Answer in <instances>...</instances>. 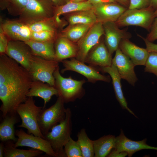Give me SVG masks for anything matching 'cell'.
<instances>
[{
    "label": "cell",
    "mask_w": 157,
    "mask_h": 157,
    "mask_svg": "<svg viewBox=\"0 0 157 157\" xmlns=\"http://www.w3.org/2000/svg\"><path fill=\"white\" fill-rule=\"evenodd\" d=\"M104 31V42L110 53L113 54L119 48L122 40L129 39L131 34L125 30L121 29L115 22L103 23Z\"/></svg>",
    "instance_id": "5bb4252c"
},
{
    "label": "cell",
    "mask_w": 157,
    "mask_h": 157,
    "mask_svg": "<svg viewBox=\"0 0 157 157\" xmlns=\"http://www.w3.org/2000/svg\"><path fill=\"white\" fill-rule=\"evenodd\" d=\"M87 1V0H69V1L73 2H83Z\"/></svg>",
    "instance_id": "7dc6e473"
},
{
    "label": "cell",
    "mask_w": 157,
    "mask_h": 157,
    "mask_svg": "<svg viewBox=\"0 0 157 157\" xmlns=\"http://www.w3.org/2000/svg\"><path fill=\"white\" fill-rule=\"evenodd\" d=\"M92 5H94L103 3L117 2L115 0H87Z\"/></svg>",
    "instance_id": "60d3db41"
},
{
    "label": "cell",
    "mask_w": 157,
    "mask_h": 157,
    "mask_svg": "<svg viewBox=\"0 0 157 157\" xmlns=\"http://www.w3.org/2000/svg\"><path fill=\"white\" fill-rule=\"evenodd\" d=\"M58 62L33 56L28 72L33 80L40 81L55 87L53 73L59 66Z\"/></svg>",
    "instance_id": "ba28073f"
},
{
    "label": "cell",
    "mask_w": 157,
    "mask_h": 157,
    "mask_svg": "<svg viewBox=\"0 0 157 157\" xmlns=\"http://www.w3.org/2000/svg\"><path fill=\"white\" fill-rule=\"evenodd\" d=\"M65 68L61 70L64 73L67 71H72L80 74L85 77L88 81L94 83L97 81L109 82L108 77L100 74L93 67L86 65L85 63L75 58H71L70 60H64L62 61Z\"/></svg>",
    "instance_id": "4fadbf2b"
},
{
    "label": "cell",
    "mask_w": 157,
    "mask_h": 157,
    "mask_svg": "<svg viewBox=\"0 0 157 157\" xmlns=\"http://www.w3.org/2000/svg\"><path fill=\"white\" fill-rule=\"evenodd\" d=\"M93 7L92 5L88 1L80 2L69 1L63 5L56 7L53 17H60V15L66 13L90 9L92 8Z\"/></svg>",
    "instance_id": "83f0119b"
},
{
    "label": "cell",
    "mask_w": 157,
    "mask_h": 157,
    "mask_svg": "<svg viewBox=\"0 0 157 157\" xmlns=\"http://www.w3.org/2000/svg\"><path fill=\"white\" fill-rule=\"evenodd\" d=\"M115 52V56L112 59V63L116 66L122 78L134 86L138 80L134 71L135 65L119 48Z\"/></svg>",
    "instance_id": "2e32d148"
},
{
    "label": "cell",
    "mask_w": 157,
    "mask_h": 157,
    "mask_svg": "<svg viewBox=\"0 0 157 157\" xmlns=\"http://www.w3.org/2000/svg\"><path fill=\"white\" fill-rule=\"evenodd\" d=\"M119 48L130 58L135 66L145 65L149 54L146 48L138 47L128 39L122 40Z\"/></svg>",
    "instance_id": "d6986e66"
},
{
    "label": "cell",
    "mask_w": 157,
    "mask_h": 157,
    "mask_svg": "<svg viewBox=\"0 0 157 157\" xmlns=\"http://www.w3.org/2000/svg\"><path fill=\"white\" fill-rule=\"evenodd\" d=\"M58 96V92L54 86L42 81L33 80L26 97H38L44 100V105L42 108L46 107L47 103L53 95Z\"/></svg>",
    "instance_id": "7402d4cb"
},
{
    "label": "cell",
    "mask_w": 157,
    "mask_h": 157,
    "mask_svg": "<svg viewBox=\"0 0 157 157\" xmlns=\"http://www.w3.org/2000/svg\"><path fill=\"white\" fill-rule=\"evenodd\" d=\"M154 14L156 17H157V7L155 10Z\"/></svg>",
    "instance_id": "c3c4849f"
},
{
    "label": "cell",
    "mask_w": 157,
    "mask_h": 157,
    "mask_svg": "<svg viewBox=\"0 0 157 157\" xmlns=\"http://www.w3.org/2000/svg\"><path fill=\"white\" fill-rule=\"evenodd\" d=\"M0 27L10 40L26 42L31 40L32 32L28 25L18 19H3L0 17Z\"/></svg>",
    "instance_id": "7c38bea8"
},
{
    "label": "cell",
    "mask_w": 157,
    "mask_h": 157,
    "mask_svg": "<svg viewBox=\"0 0 157 157\" xmlns=\"http://www.w3.org/2000/svg\"><path fill=\"white\" fill-rule=\"evenodd\" d=\"M112 56L106 45L104 41L99 42L89 51L84 61L91 66L104 67L111 66L112 63Z\"/></svg>",
    "instance_id": "ac0fdd59"
},
{
    "label": "cell",
    "mask_w": 157,
    "mask_h": 157,
    "mask_svg": "<svg viewBox=\"0 0 157 157\" xmlns=\"http://www.w3.org/2000/svg\"><path fill=\"white\" fill-rule=\"evenodd\" d=\"M25 42L30 47L34 56L55 60V41L39 42L30 40Z\"/></svg>",
    "instance_id": "603a6c76"
},
{
    "label": "cell",
    "mask_w": 157,
    "mask_h": 157,
    "mask_svg": "<svg viewBox=\"0 0 157 157\" xmlns=\"http://www.w3.org/2000/svg\"><path fill=\"white\" fill-rule=\"evenodd\" d=\"M117 2L128 8L130 4V0H115Z\"/></svg>",
    "instance_id": "ee69618b"
},
{
    "label": "cell",
    "mask_w": 157,
    "mask_h": 157,
    "mask_svg": "<svg viewBox=\"0 0 157 157\" xmlns=\"http://www.w3.org/2000/svg\"><path fill=\"white\" fill-rule=\"evenodd\" d=\"M30 0H9L6 9L8 13L13 16H19Z\"/></svg>",
    "instance_id": "1f68e13d"
},
{
    "label": "cell",
    "mask_w": 157,
    "mask_h": 157,
    "mask_svg": "<svg viewBox=\"0 0 157 157\" xmlns=\"http://www.w3.org/2000/svg\"><path fill=\"white\" fill-rule=\"evenodd\" d=\"M64 149L66 157H83L81 149L77 141H74L71 137L64 145Z\"/></svg>",
    "instance_id": "836d02e7"
},
{
    "label": "cell",
    "mask_w": 157,
    "mask_h": 157,
    "mask_svg": "<svg viewBox=\"0 0 157 157\" xmlns=\"http://www.w3.org/2000/svg\"><path fill=\"white\" fill-rule=\"evenodd\" d=\"M127 156L125 152H119L113 149H112L107 157H124Z\"/></svg>",
    "instance_id": "ab89813d"
},
{
    "label": "cell",
    "mask_w": 157,
    "mask_h": 157,
    "mask_svg": "<svg viewBox=\"0 0 157 157\" xmlns=\"http://www.w3.org/2000/svg\"><path fill=\"white\" fill-rule=\"evenodd\" d=\"M33 80L29 72L6 54L0 56V110L3 118L17 114V107L23 103Z\"/></svg>",
    "instance_id": "6da1fadb"
},
{
    "label": "cell",
    "mask_w": 157,
    "mask_h": 157,
    "mask_svg": "<svg viewBox=\"0 0 157 157\" xmlns=\"http://www.w3.org/2000/svg\"><path fill=\"white\" fill-rule=\"evenodd\" d=\"M151 0H130L128 9H140L150 6Z\"/></svg>",
    "instance_id": "d590c367"
},
{
    "label": "cell",
    "mask_w": 157,
    "mask_h": 157,
    "mask_svg": "<svg viewBox=\"0 0 157 157\" xmlns=\"http://www.w3.org/2000/svg\"><path fill=\"white\" fill-rule=\"evenodd\" d=\"M149 6L155 10L157 7V0H151L150 4Z\"/></svg>",
    "instance_id": "bcb514c9"
},
{
    "label": "cell",
    "mask_w": 157,
    "mask_h": 157,
    "mask_svg": "<svg viewBox=\"0 0 157 157\" xmlns=\"http://www.w3.org/2000/svg\"><path fill=\"white\" fill-rule=\"evenodd\" d=\"M15 134L18 138L17 141L13 144L14 147H29L42 151L50 156L58 157L50 143L45 139L26 133L22 129L16 130Z\"/></svg>",
    "instance_id": "30bf717a"
},
{
    "label": "cell",
    "mask_w": 157,
    "mask_h": 157,
    "mask_svg": "<svg viewBox=\"0 0 157 157\" xmlns=\"http://www.w3.org/2000/svg\"><path fill=\"white\" fill-rule=\"evenodd\" d=\"M28 25L32 32L50 31L57 32L59 33L53 17L40 20Z\"/></svg>",
    "instance_id": "4dcf8cb0"
},
{
    "label": "cell",
    "mask_w": 157,
    "mask_h": 157,
    "mask_svg": "<svg viewBox=\"0 0 157 157\" xmlns=\"http://www.w3.org/2000/svg\"><path fill=\"white\" fill-rule=\"evenodd\" d=\"M78 144L83 157H94L93 140L88 136L85 129L83 128L77 135Z\"/></svg>",
    "instance_id": "f546056e"
},
{
    "label": "cell",
    "mask_w": 157,
    "mask_h": 157,
    "mask_svg": "<svg viewBox=\"0 0 157 157\" xmlns=\"http://www.w3.org/2000/svg\"><path fill=\"white\" fill-rule=\"evenodd\" d=\"M100 69L104 73H108L111 78L116 98L123 109H126L136 117H137L128 106L127 103L122 90L121 80L122 78L115 65L112 63L109 66L100 67Z\"/></svg>",
    "instance_id": "44dd1931"
},
{
    "label": "cell",
    "mask_w": 157,
    "mask_h": 157,
    "mask_svg": "<svg viewBox=\"0 0 157 157\" xmlns=\"http://www.w3.org/2000/svg\"><path fill=\"white\" fill-rule=\"evenodd\" d=\"M9 0H0V8L1 10L6 9Z\"/></svg>",
    "instance_id": "7bdbcfd3"
},
{
    "label": "cell",
    "mask_w": 157,
    "mask_h": 157,
    "mask_svg": "<svg viewBox=\"0 0 157 157\" xmlns=\"http://www.w3.org/2000/svg\"><path fill=\"white\" fill-rule=\"evenodd\" d=\"M55 60L58 62L68 58H76L78 51L77 43L59 33L54 42Z\"/></svg>",
    "instance_id": "ffe728a7"
},
{
    "label": "cell",
    "mask_w": 157,
    "mask_h": 157,
    "mask_svg": "<svg viewBox=\"0 0 157 157\" xmlns=\"http://www.w3.org/2000/svg\"><path fill=\"white\" fill-rule=\"evenodd\" d=\"M42 108L35 105L33 97H27L16 109L17 113L22 121L18 127L26 129L28 134L44 138V135L41 132L38 123V116Z\"/></svg>",
    "instance_id": "3957f363"
},
{
    "label": "cell",
    "mask_w": 157,
    "mask_h": 157,
    "mask_svg": "<svg viewBox=\"0 0 157 157\" xmlns=\"http://www.w3.org/2000/svg\"><path fill=\"white\" fill-rule=\"evenodd\" d=\"M17 114L7 115L0 124V140L2 142L12 140L16 142L14 125L19 122Z\"/></svg>",
    "instance_id": "cb8c5ba5"
},
{
    "label": "cell",
    "mask_w": 157,
    "mask_h": 157,
    "mask_svg": "<svg viewBox=\"0 0 157 157\" xmlns=\"http://www.w3.org/2000/svg\"><path fill=\"white\" fill-rule=\"evenodd\" d=\"M59 34L50 31L32 32L31 40L39 42L55 41Z\"/></svg>",
    "instance_id": "d6a6232c"
},
{
    "label": "cell",
    "mask_w": 157,
    "mask_h": 157,
    "mask_svg": "<svg viewBox=\"0 0 157 157\" xmlns=\"http://www.w3.org/2000/svg\"><path fill=\"white\" fill-rule=\"evenodd\" d=\"M93 6L97 22L102 24L116 22L128 8L117 2L103 3Z\"/></svg>",
    "instance_id": "9a60e30c"
},
{
    "label": "cell",
    "mask_w": 157,
    "mask_h": 157,
    "mask_svg": "<svg viewBox=\"0 0 157 157\" xmlns=\"http://www.w3.org/2000/svg\"><path fill=\"white\" fill-rule=\"evenodd\" d=\"M104 34L102 23L97 22L93 24L76 43L78 47V51L75 58L84 63L85 58L89 51L99 42Z\"/></svg>",
    "instance_id": "9c48e42d"
},
{
    "label": "cell",
    "mask_w": 157,
    "mask_h": 157,
    "mask_svg": "<svg viewBox=\"0 0 157 157\" xmlns=\"http://www.w3.org/2000/svg\"><path fill=\"white\" fill-rule=\"evenodd\" d=\"M138 35L142 38L144 42L146 45V49L149 52H157V44L149 41L146 38H145L139 35Z\"/></svg>",
    "instance_id": "f35d334b"
},
{
    "label": "cell",
    "mask_w": 157,
    "mask_h": 157,
    "mask_svg": "<svg viewBox=\"0 0 157 157\" xmlns=\"http://www.w3.org/2000/svg\"><path fill=\"white\" fill-rule=\"evenodd\" d=\"M55 79V87L65 103L74 101L80 98L83 94V85L85 82L84 80H77L71 77L64 78L60 74L58 66L53 73Z\"/></svg>",
    "instance_id": "52a82bcc"
},
{
    "label": "cell",
    "mask_w": 157,
    "mask_h": 157,
    "mask_svg": "<svg viewBox=\"0 0 157 157\" xmlns=\"http://www.w3.org/2000/svg\"><path fill=\"white\" fill-rule=\"evenodd\" d=\"M120 134L115 137V145L113 148L119 152H125L129 157H131L136 152L144 149L157 150V147L148 145L146 143L147 139L145 138L139 141H135L127 138L121 129Z\"/></svg>",
    "instance_id": "e0dca14e"
},
{
    "label": "cell",
    "mask_w": 157,
    "mask_h": 157,
    "mask_svg": "<svg viewBox=\"0 0 157 157\" xmlns=\"http://www.w3.org/2000/svg\"><path fill=\"white\" fill-rule=\"evenodd\" d=\"M56 7L51 0H30L18 19L28 25L53 17Z\"/></svg>",
    "instance_id": "277c9868"
},
{
    "label": "cell",
    "mask_w": 157,
    "mask_h": 157,
    "mask_svg": "<svg viewBox=\"0 0 157 157\" xmlns=\"http://www.w3.org/2000/svg\"><path fill=\"white\" fill-rule=\"evenodd\" d=\"M62 15L68 25L78 24H93L97 22L93 8L73 12Z\"/></svg>",
    "instance_id": "d4e9b609"
},
{
    "label": "cell",
    "mask_w": 157,
    "mask_h": 157,
    "mask_svg": "<svg viewBox=\"0 0 157 157\" xmlns=\"http://www.w3.org/2000/svg\"><path fill=\"white\" fill-rule=\"evenodd\" d=\"M154 11L150 6L140 9L128 8L115 23L119 27L136 26L149 31L156 17Z\"/></svg>",
    "instance_id": "5b68a950"
},
{
    "label": "cell",
    "mask_w": 157,
    "mask_h": 157,
    "mask_svg": "<svg viewBox=\"0 0 157 157\" xmlns=\"http://www.w3.org/2000/svg\"><path fill=\"white\" fill-rule=\"evenodd\" d=\"M156 156H157V152L156 153Z\"/></svg>",
    "instance_id": "681fc988"
},
{
    "label": "cell",
    "mask_w": 157,
    "mask_h": 157,
    "mask_svg": "<svg viewBox=\"0 0 157 157\" xmlns=\"http://www.w3.org/2000/svg\"><path fill=\"white\" fill-rule=\"evenodd\" d=\"M92 25L81 24L68 25L59 33L71 41L76 43Z\"/></svg>",
    "instance_id": "4316f807"
},
{
    "label": "cell",
    "mask_w": 157,
    "mask_h": 157,
    "mask_svg": "<svg viewBox=\"0 0 157 157\" xmlns=\"http://www.w3.org/2000/svg\"><path fill=\"white\" fill-rule=\"evenodd\" d=\"M4 145L3 142H1L0 144V157H3L4 156Z\"/></svg>",
    "instance_id": "f6af8a7d"
},
{
    "label": "cell",
    "mask_w": 157,
    "mask_h": 157,
    "mask_svg": "<svg viewBox=\"0 0 157 157\" xmlns=\"http://www.w3.org/2000/svg\"><path fill=\"white\" fill-rule=\"evenodd\" d=\"M149 31L146 38L149 41L152 42L157 39V17L154 19Z\"/></svg>",
    "instance_id": "74e56055"
},
{
    "label": "cell",
    "mask_w": 157,
    "mask_h": 157,
    "mask_svg": "<svg viewBox=\"0 0 157 157\" xmlns=\"http://www.w3.org/2000/svg\"><path fill=\"white\" fill-rule=\"evenodd\" d=\"M9 40L2 28L0 27V53L6 54V49Z\"/></svg>",
    "instance_id": "8d00e7d4"
},
{
    "label": "cell",
    "mask_w": 157,
    "mask_h": 157,
    "mask_svg": "<svg viewBox=\"0 0 157 157\" xmlns=\"http://www.w3.org/2000/svg\"><path fill=\"white\" fill-rule=\"evenodd\" d=\"M6 54L29 72L34 55L30 47L25 42L9 41Z\"/></svg>",
    "instance_id": "8fae6325"
},
{
    "label": "cell",
    "mask_w": 157,
    "mask_h": 157,
    "mask_svg": "<svg viewBox=\"0 0 157 157\" xmlns=\"http://www.w3.org/2000/svg\"><path fill=\"white\" fill-rule=\"evenodd\" d=\"M115 138V135H108L93 140L94 157L107 156L114 148Z\"/></svg>",
    "instance_id": "484cf974"
},
{
    "label": "cell",
    "mask_w": 157,
    "mask_h": 157,
    "mask_svg": "<svg viewBox=\"0 0 157 157\" xmlns=\"http://www.w3.org/2000/svg\"><path fill=\"white\" fill-rule=\"evenodd\" d=\"M56 7L63 5L69 1V0H51Z\"/></svg>",
    "instance_id": "b9f144b4"
},
{
    "label": "cell",
    "mask_w": 157,
    "mask_h": 157,
    "mask_svg": "<svg viewBox=\"0 0 157 157\" xmlns=\"http://www.w3.org/2000/svg\"><path fill=\"white\" fill-rule=\"evenodd\" d=\"M145 66V72L152 73L157 77V52H149Z\"/></svg>",
    "instance_id": "e575fe53"
},
{
    "label": "cell",
    "mask_w": 157,
    "mask_h": 157,
    "mask_svg": "<svg viewBox=\"0 0 157 157\" xmlns=\"http://www.w3.org/2000/svg\"><path fill=\"white\" fill-rule=\"evenodd\" d=\"M63 98L58 96L55 103L48 108H42L38 117V125L44 135L55 126L65 119L66 109Z\"/></svg>",
    "instance_id": "8992f818"
},
{
    "label": "cell",
    "mask_w": 157,
    "mask_h": 157,
    "mask_svg": "<svg viewBox=\"0 0 157 157\" xmlns=\"http://www.w3.org/2000/svg\"><path fill=\"white\" fill-rule=\"evenodd\" d=\"M72 113L69 108L66 109L65 119L53 127L44 135V138L50 143L58 157H66L64 146L71 137Z\"/></svg>",
    "instance_id": "7a4b0ae2"
},
{
    "label": "cell",
    "mask_w": 157,
    "mask_h": 157,
    "mask_svg": "<svg viewBox=\"0 0 157 157\" xmlns=\"http://www.w3.org/2000/svg\"><path fill=\"white\" fill-rule=\"evenodd\" d=\"M9 141L4 145V156L5 157H36L43 152L38 150H24L17 149L13 146V142Z\"/></svg>",
    "instance_id": "f1b7e54d"
}]
</instances>
